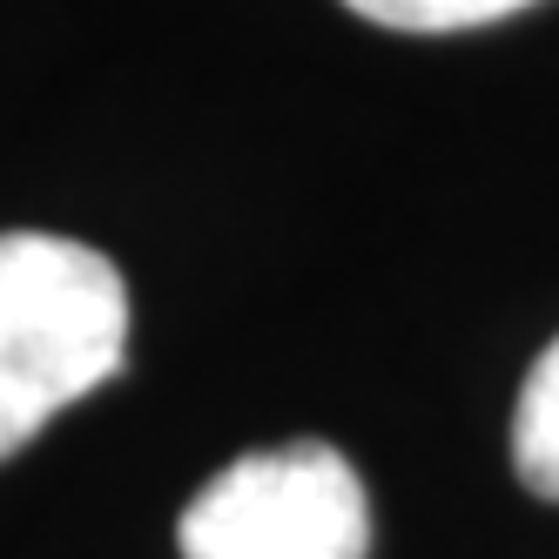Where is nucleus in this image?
<instances>
[{
    "mask_svg": "<svg viewBox=\"0 0 559 559\" xmlns=\"http://www.w3.org/2000/svg\"><path fill=\"white\" fill-rule=\"evenodd\" d=\"M129 357V284L102 250L55 229L0 236V459Z\"/></svg>",
    "mask_w": 559,
    "mask_h": 559,
    "instance_id": "nucleus-1",
    "label": "nucleus"
},
{
    "mask_svg": "<svg viewBox=\"0 0 559 559\" xmlns=\"http://www.w3.org/2000/svg\"><path fill=\"white\" fill-rule=\"evenodd\" d=\"M182 559H365L371 499L324 438H290L223 465L176 526Z\"/></svg>",
    "mask_w": 559,
    "mask_h": 559,
    "instance_id": "nucleus-2",
    "label": "nucleus"
},
{
    "mask_svg": "<svg viewBox=\"0 0 559 559\" xmlns=\"http://www.w3.org/2000/svg\"><path fill=\"white\" fill-rule=\"evenodd\" d=\"M512 465H519V486H526V492L559 499V337L533 357L526 384H519Z\"/></svg>",
    "mask_w": 559,
    "mask_h": 559,
    "instance_id": "nucleus-3",
    "label": "nucleus"
},
{
    "mask_svg": "<svg viewBox=\"0 0 559 559\" xmlns=\"http://www.w3.org/2000/svg\"><path fill=\"white\" fill-rule=\"evenodd\" d=\"M344 8L397 34H459V27L506 21L519 8H533V0H344Z\"/></svg>",
    "mask_w": 559,
    "mask_h": 559,
    "instance_id": "nucleus-4",
    "label": "nucleus"
}]
</instances>
